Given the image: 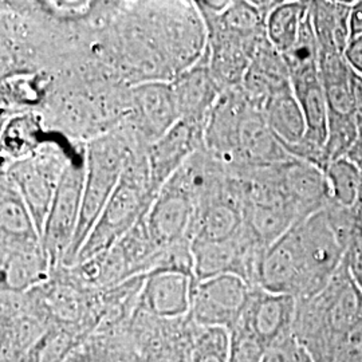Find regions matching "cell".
Listing matches in <instances>:
<instances>
[{
  "instance_id": "6da1fadb",
  "label": "cell",
  "mask_w": 362,
  "mask_h": 362,
  "mask_svg": "<svg viewBox=\"0 0 362 362\" xmlns=\"http://www.w3.org/2000/svg\"><path fill=\"white\" fill-rule=\"evenodd\" d=\"M139 148L146 146L128 121L85 144V184L81 215L64 267L74 266L81 248L116 191L130 156Z\"/></svg>"
},
{
  "instance_id": "7a4b0ae2",
  "label": "cell",
  "mask_w": 362,
  "mask_h": 362,
  "mask_svg": "<svg viewBox=\"0 0 362 362\" xmlns=\"http://www.w3.org/2000/svg\"><path fill=\"white\" fill-rule=\"evenodd\" d=\"M362 329V291L350 278L345 260L318 294L297 299L293 336L313 361L333 342Z\"/></svg>"
},
{
  "instance_id": "3957f363",
  "label": "cell",
  "mask_w": 362,
  "mask_h": 362,
  "mask_svg": "<svg viewBox=\"0 0 362 362\" xmlns=\"http://www.w3.org/2000/svg\"><path fill=\"white\" fill-rule=\"evenodd\" d=\"M153 200L155 194L149 181L146 148H139L130 156L116 191L81 248L74 266L116 246L145 218Z\"/></svg>"
},
{
  "instance_id": "277c9868",
  "label": "cell",
  "mask_w": 362,
  "mask_h": 362,
  "mask_svg": "<svg viewBox=\"0 0 362 362\" xmlns=\"http://www.w3.org/2000/svg\"><path fill=\"white\" fill-rule=\"evenodd\" d=\"M78 151L47 140L38 151L26 158L4 163L1 173L7 176L26 202L40 239L59 181Z\"/></svg>"
},
{
  "instance_id": "5b68a950",
  "label": "cell",
  "mask_w": 362,
  "mask_h": 362,
  "mask_svg": "<svg viewBox=\"0 0 362 362\" xmlns=\"http://www.w3.org/2000/svg\"><path fill=\"white\" fill-rule=\"evenodd\" d=\"M83 184L85 145L83 149L73 157L62 175L42 235V245L50 259L52 272L65 266L69 250L77 231Z\"/></svg>"
},
{
  "instance_id": "8992f818",
  "label": "cell",
  "mask_w": 362,
  "mask_h": 362,
  "mask_svg": "<svg viewBox=\"0 0 362 362\" xmlns=\"http://www.w3.org/2000/svg\"><path fill=\"white\" fill-rule=\"evenodd\" d=\"M196 327L189 317L161 320L137 309L127 327L132 362H189Z\"/></svg>"
},
{
  "instance_id": "52a82bcc",
  "label": "cell",
  "mask_w": 362,
  "mask_h": 362,
  "mask_svg": "<svg viewBox=\"0 0 362 362\" xmlns=\"http://www.w3.org/2000/svg\"><path fill=\"white\" fill-rule=\"evenodd\" d=\"M306 272V291L300 299L318 294L334 276L348 247L327 218L326 208L294 224Z\"/></svg>"
},
{
  "instance_id": "ba28073f",
  "label": "cell",
  "mask_w": 362,
  "mask_h": 362,
  "mask_svg": "<svg viewBox=\"0 0 362 362\" xmlns=\"http://www.w3.org/2000/svg\"><path fill=\"white\" fill-rule=\"evenodd\" d=\"M254 287L236 275H220L194 282L189 320L199 327L238 326Z\"/></svg>"
},
{
  "instance_id": "9c48e42d",
  "label": "cell",
  "mask_w": 362,
  "mask_h": 362,
  "mask_svg": "<svg viewBox=\"0 0 362 362\" xmlns=\"http://www.w3.org/2000/svg\"><path fill=\"white\" fill-rule=\"evenodd\" d=\"M0 361L22 360L52 324L39 313L28 293L1 291Z\"/></svg>"
},
{
  "instance_id": "30bf717a",
  "label": "cell",
  "mask_w": 362,
  "mask_h": 362,
  "mask_svg": "<svg viewBox=\"0 0 362 362\" xmlns=\"http://www.w3.org/2000/svg\"><path fill=\"white\" fill-rule=\"evenodd\" d=\"M132 110L128 122L148 148L179 121V109L172 82L146 81L130 88Z\"/></svg>"
},
{
  "instance_id": "8fae6325",
  "label": "cell",
  "mask_w": 362,
  "mask_h": 362,
  "mask_svg": "<svg viewBox=\"0 0 362 362\" xmlns=\"http://www.w3.org/2000/svg\"><path fill=\"white\" fill-rule=\"evenodd\" d=\"M296 311V298L254 287L236 327L254 337L264 349L269 350L293 337Z\"/></svg>"
},
{
  "instance_id": "7c38bea8",
  "label": "cell",
  "mask_w": 362,
  "mask_h": 362,
  "mask_svg": "<svg viewBox=\"0 0 362 362\" xmlns=\"http://www.w3.org/2000/svg\"><path fill=\"white\" fill-rule=\"evenodd\" d=\"M196 211L194 199L175 182L167 181L156 194L144 219L157 250L189 239Z\"/></svg>"
},
{
  "instance_id": "4fadbf2b",
  "label": "cell",
  "mask_w": 362,
  "mask_h": 362,
  "mask_svg": "<svg viewBox=\"0 0 362 362\" xmlns=\"http://www.w3.org/2000/svg\"><path fill=\"white\" fill-rule=\"evenodd\" d=\"M180 121L204 133L208 118L223 89L212 76L206 52L200 61L172 81Z\"/></svg>"
},
{
  "instance_id": "5bb4252c",
  "label": "cell",
  "mask_w": 362,
  "mask_h": 362,
  "mask_svg": "<svg viewBox=\"0 0 362 362\" xmlns=\"http://www.w3.org/2000/svg\"><path fill=\"white\" fill-rule=\"evenodd\" d=\"M260 288L300 299L306 291V272L294 226L267 248L260 274Z\"/></svg>"
},
{
  "instance_id": "9a60e30c",
  "label": "cell",
  "mask_w": 362,
  "mask_h": 362,
  "mask_svg": "<svg viewBox=\"0 0 362 362\" xmlns=\"http://www.w3.org/2000/svg\"><path fill=\"white\" fill-rule=\"evenodd\" d=\"M250 103L240 86L223 90L203 133V146L227 167H233L238 136Z\"/></svg>"
},
{
  "instance_id": "2e32d148",
  "label": "cell",
  "mask_w": 362,
  "mask_h": 362,
  "mask_svg": "<svg viewBox=\"0 0 362 362\" xmlns=\"http://www.w3.org/2000/svg\"><path fill=\"white\" fill-rule=\"evenodd\" d=\"M202 148L203 132L182 121L146 148L149 181L155 197L181 165Z\"/></svg>"
},
{
  "instance_id": "e0dca14e",
  "label": "cell",
  "mask_w": 362,
  "mask_h": 362,
  "mask_svg": "<svg viewBox=\"0 0 362 362\" xmlns=\"http://www.w3.org/2000/svg\"><path fill=\"white\" fill-rule=\"evenodd\" d=\"M279 177L299 220L324 209L332 202L326 172L315 163L293 157L279 165Z\"/></svg>"
},
{
  "instance_id": "ac0fdd59",
  "label": "cell",
  "mask_w": 362,
  "mask_h": 362,
  "mask_svg": "<svg viewBox=\"0 0 362 362\" xmlns=\"http://www.w3.org/2000/svg\"><path fill=\"white\" fill-rule=\"evenodd\" d=\"M194 279L180 272H157L146 275L137 309L156 318L179 320L191 310Z\"/></svg>"
},
{
  "instance_id": "d6986e66",
  "label": "cell",
  "mask_w": 362,
  "mask_h": 362,
  "mask_svg": "<svg viewBox=\"0 0 362 362\" xmlns=\"http://www.w3.org/2000/svg\"><path fill=\"white\" fill-rule=\"evenodd\" d=\"M293 156L275 137L263 113L250 104L240 124L238 151L231 169L272 167L291 160Z\"/></svg>"
},
{
  "instance_id": "ffe728a7",
  "label": "cell",
  "mask_w": 362,
  "mask_h": 362,
  "mask_svg": "<svg viewBox=\"0 0 362 362\" xmlns=\"http://www.w3.org/2000/svg\"><path fill=\"white\" fill-rule=\"evenodd\" d=\"M1 291L25 294L52 276V263L42 242L0 246Z\"/></svg>"
},
{
  "instance_id": "44dd1931",
  "label": "cell",
  "mask_w": 362,
  "mask_h": 362,
  "mask_svg": "<svg viewBox=\"0 0 362 362\" xmlns=\"http://www.w3.org/2000/svg\"><path fill=\"white\" fill-rule=\"evenodd\" d=\"M262 113L279 143L290 156L294 155L306 140L308 124L293 86L276 91L264 104Z\"/></svg>"
},
{
  "instance_id": "7402d4cb",
  "label": "cell",
  "mask_w": 362,
  "mask_h": 362,
  "mask_svg": "<svg viewBox=\"0 0 362 362\" xmlns=\"http://www.w3.org/2000/svg\"><path fill=\"white\" fill-rule=\"evenodd\" d=\"M45 118L38 110L11 113L1 127V156L4 163L18 161L35 153L49 140Z\"/></svg>"
},
{
  "instance_id": "603a6c76",
  "label": "cell",
  "mask_w": 362,
  "mask_h": 362,
  "mask_svg": "<svg viewBox=\"0 0 362 362\" xmlns=\"http://www.w3.org/2000/svg\"><path fill=\"white\" fill-rule=\"evenodd\" d=\"M0 246L42 242L26 202L3 173L0 179Z\"/></svg>"
},
{
  "instance_id": "cb8c5ba5",
  "label": "cell",
  "mask_w": 362,
  "mask_h": 362,
  "mask_svg": "<svg viewBox=\"0 0 362 362\" xmlns=\"http://www.w3.org/2000/svg\"><path fill=\"white\" fill-rule=\"evenodd\" d=\"M310 3L281 1L266 18V35L276 52L282 55L291 50L300 33Z\"/></svg>"
},
{
  "instance_id": "d4e9b609",
  "label": "cell",
  "mask_w": 362,
  "mask_h": 362,
  "mask_svg": "<svg viewBox=\"0 0 362 362\" xmlns=\"http://www.w3.org/2000/svg\"><path fill=\"white\" fill-rule=\"evenodd\" d=\"M132 346L125 329L119 333L85 338L64 362H132Z\"/></svg>"
},
{
  "instance_id": "484cf974",
  "label": "cell",
  "mask_w": 362,
  "mask_h": 362,
  "mask_svg": "<svg viewBox=\"0 0 362 362\" xmlns=\"http://www.w3.org/2000/svg\"><path fill=\"white\" fill-rule=\"evenodd\" d=\"M332 202L342 208L354 209L362 192L361 169L348 157L336 160L325 167Z\"/></svg>"
},
{
  "instance_id": "4316f807",
  "label": "cell",
  "mask_w": 362,
  "mask_h": 362,
  "mask_svg": "<svg viewBox=\"0 0 362 362\" xmlns=\"http://www.w3.org/2000/svg\"><path fill=\"white\" fill-rule=\"evenodd\" d=\"M231 333L223 327H196L189 362H228Z\"/></svg>"
},
{
  "instance_id": "83f0119b",
  "label": "cell",
  "mask_w": 362,
  "mask_h": 362,
  "mask_svg": "<svg viewBox=\"0 0 362 362\" xmlns=\"http://www.w3.org/2000/svg\"><path fill=\"white\" fill-rule=\"evenodd\" d=\"M314 362H362V329L337 339Z\"/></svg>"
},
{
  "instance_id": "f1b7e54d",
  "label": "cell",
  "mask_w": 362,
  "mask_h": 362,
  "mask_svg": "<svg viewBox=\"0 0 362 362\" xmlns=\"http://www.w3.org/2000/svg\"><path fill=\"white\" fill-rule=\"evenodd\" d=\"M267 350L254 337L236 327L231 332V349L228 362H263Z\"/></svg>"
},
{
  "instance_id": "f546056e",
  "label": "cell",
  "mask_w": 362,
  "mask_h": 362,
  "mask_svg": "<svg viewBox=\"0 0 362 362\" xmlns=\"http://www.w3.org/2000/svg\"><path fill=\"white\" fill-rule=\"evenodd\" d=\"M263 362H314L294 336L276 344L266 351Z\"/></svg>"
},
{
  "instance_id": "4dcf8cb0",
  "label": "cell",
  "mask_w": 362,
  "mask_h": 362,
  "mask_svg": "<svg viewBox=\"0 0 362 362\" xmlns=\"http://www.w3.org/2000/svg\"><path fill=\"white\" fill-rule=\"evenodd\" d=\"M345 264L351 281L362 291V238L356 233L345 254Z\"/></svg>"
},
{
  "instance_id": "1f68e13d",
  "label": "cell",
  "mask_w": 362,
  "mask_h": 362,
  "mask_svg": "<svg viewBox=\"0 0 362 362\" xmlns=\"http://www.w3.org/2000/svg\"><path fill=\"white\" fill-rule=\"evenodd\" d=\"M357 233L362 238V208L357 211Z\"/></svg>"
}]
</instances>
